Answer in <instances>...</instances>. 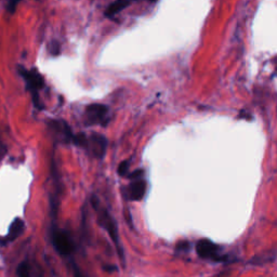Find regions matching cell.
I'll use <instances>...</instances> for the list:
<instances>
[{
  "mask_svg": "<svg viewBox=\"0 0 277 277\" xmlns=\"http://www.w3.org/2000/svg\"><path fill=\"white\" fill-rule=\"evenodd\" d=\"M18 72L22 76L23 79L26 82V89L32 94V99L34 102V105L38 110L44 108V104L40 102L39 91L45 87V79L36 68L27 69L26 67L19 65Z\"/></svg>",
  "mask_w": 277,
  "mask_h": 277,
  "instance_id": "cell-1",
  "label": "cell"
},
{
  "mask_svg": "<svg viewBox=\"0 0 277 277\" xmlns=\"http://www.w3.org/2000/svg\"><path fill=\"white\" fill-rule=\"evenodd\" d=\"M92 203H93V206H94V209L96 210V212H98V219H99L100 225L105 228L106 232L109 234V236H110V238H112V240L114 241L117 250H118L120 258L123 259L122 251H121V248H120V242H119L118 230H117V225L115 223L114 219L112 218V216H110L106 209H104V208H102L99 205V202L95 198L92 199Z\"/></svg>",
  "mask_w": 277,
  "mask_h": 277,
  "instance_id": "cell-2",
  "label": "cell"
},
{
  "mask_svg": "<svg viewBox=\"0 0 277 277\" xmlns=\"http://www.w3.org/2000/svg\"><path fill=\"white\" fill-rule=\"evenodd\" d=\"M109 121L108 107L104 104L93 103L88 105L85 109L84 122L87 126H94V124H101L106 126Z\"/></svg>",
  "mask_w": 277,
  "mask_h": 277,
  "instance_id": "cell-3",
  "label": "cell"
},
{
  "mask_svg": "<svg viewBox=\"0 0 277 277\" xmlns=\"http://www.w3.org/2000/svg\"><path fill=\"white\" fill-rule=\"evenodd\" d=\"M108 141L103 134L100 133H91L87 135V144L85 151H87L90 155L93 157L102 159L106 153Z\"/></svg>",
  "mask_w": 277,
  "mask_h": 277,
  "instance_id": "cell-4",
  "label": "cell"
},
{
  "mask_svg": "<svg viewBox=\"0 0 277 277\" xmlns=\"http://www.w3.org/2000/svg\"><path fill=\"white\" fill-rule=\"evenodd\" d=\"M49 128L52 132V135L54 138H57L58 141L65 143V144H72L73 138L75 133L73 132L72 128L69 127V124L62 119H52L49 121Z\"/></svg>",
  "mask_w": 277,
  "mask_h": 277,
  "instance_id": "cell-5",
  "label": "cell"
},
{
  "mask_svg": "<svg viewBox=\"0 0 277 277\" xmlns=\"http://www.w3.org/2000/svg\"><path fill=\"white\" fill-rule=\"evenodd\" d=\"M196 252L200 258L213 261H222L223 257L220 254V247L209 239H200L196 244Z\"/></svg>",
  "mask_w": 277,
  "mask_h": 277,
  "instance_id": "cell-6",
  "label": "cell"
},
{
  "mask_svg": "<svg viewBox=\"0 0 277 277\" xmlns=\"http://www.w3.org/2000/svg\"><path fill=\"white\" fill-rule=\"evenodd\" d=\"M52 245L61 255H69L73 250V242L68 235L62 230H54L52 233Z\"/></svg>",
  "mask_w": 277,
  "mask_h": 277,
  "instance_id": "cell-7",
  "label": "cell"
},
{
  "mask_svg": "<svg viewBox=\"0 0 277 277\" xmlns=\"http://www.w3.org/2000/svg\"><path fill=\"white\" fill-rule=\"evenodd\" d=\"M145 192H147V182L143 179H137L133 180L126 189V196L130 200L138 202L144 197Z\"/></svg>",
  "mask_w": 277,
  "mask_h": 277,
  "instance_id": "cell-8",
  "label": "cell"
},
{
  "mask_svg": "<svg viewBox=\"0 0 277 277\" xmlns=\"http://www.w3.org/2000/svg\"><path fill=\"white\" fill-rule=\"evenodd\" d=\"M25 230V222L22 219H16L13 222L11 223L9 231H8V235H7V241H13L16 240L18 237H20L22 233Z\"/></svg>",
  "mask_w": 277,
  "mask_h": 277,
  "instance_id": "cell-9",
  "label": "cell"
},
{
  "mask_svg": "<svg viewBox=\"0 0 277 277\" xmlns=\"http://www.w3.org/2000/svg\"><path fill=\"white\" fill-rule=\"evenodd\" d=\"M131 3H132V0H115L114 3L107 7V9L104 12V16L106 18H113L117 13H119L123 9H126L127 7H129Z\"/></svg>",
  "mask_w": 277,
  "mask_h": 277,
  "instance_id": "cell-10",
  "label": "cell"
},
{
  "mask_svg": "<svg viewBox=\"0 0 277 277\" xmlns=\"http://www.w3.org/2000/svg\"><path fill=\"white\" fill-rule=\"evenodd\" d=\"M17 273L19 277H31L30 265L27 261H23L22 263H20L17 268Z\"/></svg>",
  "mask_w": 277,
  "mask_h": 277,
  "instance_id": "cell-11",
  "label": "cell"
},
{
  "mask_svg": "<svg viewBox=\"0 0 277 277\" xmlns=\"http://www.w3.org/2000/svg\"><path fill=\"white\" fill-rule=\"evenodd\" d=\"M129 162L128 161H123L119 164L118 166V169H117V172H118V175L120 177H126L128 175V171H129Z\"/></svg>",
  "mask_w": 277,
  "mask_h": 277,
  "instance_id": "cell-12",
  "label": "cell"
},
{
  "mask_svg": "<svg viewBox=\"0 0 277 277\" xmlns=\"http://www.w3.org/2000/svg\"><path fill=\"white\" fill-rule=\"evenodd\" d=\"M21 3V0H8L7 2V11H8L10 15H13L17 11L18 5Z\"/></svg>",
  "mask_w": 277,
  "mask_h": 277,
  "instance_id": "cell-13",
  "label": "cell"
},
{
  "mask_svg": "<svg viewBox=\"0 0 277 277\" xmlns=\"http://www.w3.org/2000/svg\"><path fill=\"white\" fill-rule=\"evenodd\" d=\"M143 173H144V171H143L142 169H137V170H135L134 172H132V173H130V175L128 176V178H129V179H131V180H132V181H133V180L142 179Z\"/></svg>",
  "mask_w": 277,
  "mask_h": 277,
  "instance_id": "cell-14",
  "label": "cell"
},
{
  "mask_svg": "<svg viewBox=\"0 0 277 277\" xmlns=\"http://www.w3.org/2000/svg\"><path fill=\"white\" fill-rule=\"evenodd\" d=\"M52 55H58L60 53V45L57 43V41H54L52 43Z\"/></svg>",
  "mask_w": 277,
  "mask_h": 277,
  "instance_id": "cell-15",
  "label": "cell"
},
{
  "mask_svg": "<svg viewBox=\"0 0 277 277\" xmlns=\"http://www.w3.org/2000/svg\"><path fill=\"white\" fill-rule=\"evenodd\" d=\"M74 274H75V277H85L84 275L81 274V272L79 271L78 266L76 265V264H74Z\"/></svg>",
  "mask_w": 277,
  "mask_h": 277,
  "instance_id": "cell-16",
  "label": "cell"
},
{
  "mask_svg": "<svg viewBox=\"0 0 277 277\" xmlns=\"http://www.w3.org/2000/svg\"><path fill=\"white\" fill-rule=\"evenodd\" d=\"M132 2H136V0H132ZM149 2H152V3H154V2H156V0H149Z\"/></svg>",
  "mask_w": 277,
  "mask_h": 277,
  "instance_id": "cell-17",
  "label": "cell"
},
{
  "mask_svg": "<svg viewBox=\"0 0 277 277\" xmlns=\"http://www.w3.org/2000/svg\"><path fill=\"white\" fill-rule=\"evenodd\" d=\"M276 73H277V69H276Z\"/></svg>",
  "mask_w": 277,
  "mask_h": 277,
  "instance_id": "cell-18",
  "label": "cell"
}]
</instances>
